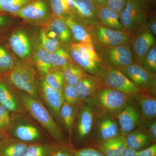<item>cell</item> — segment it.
<instances>
[{"instance_id":"1","label":"cell","mask_w":156,"mask_h":156,"mask_svg":"<svg viewBox=\"0 0 156 156\" xmlns=\"http://www.w3.org/2000/svg\"><path fill=\"white\" fill-rule=\"evenodd\" d=\"M21 98L29 112L48 131L57 144L68 147L59 126L39 100L34 99L25 92L21 93Z\"/></svg>"},{"instance_id":"2","label":"cell","mask_w":156,"mask_h":156,"mask_svg":"<svg viewBox=\"0 0 156 156\" xmlns=\"http://www.w3.org/2000/svg\"><path fill=\"white\" fill-rule=\"evenodd\" d=\"M149 11L144 3L136 0L127 1L119 17L124 30L131 37L139 29L147 24Z\"/></svg>"},{"instance_id":"3","label":"cell","mask_w":156,"mask_h":156,"mask_svg":"<svg viewBox=\"0 0 156 156\" xmlns=\"http://www.w3.org/2000/svg\"><path fill=\"white\" fill-rule=\"evenodd\" d=\"M8 73V79L11 84L34 99L39 100L34 70L32 66L25 62H15L14 69Z\"/></svg>"},{"instance_id":"4","label":"cell","mask_w":156,"mask_h":156,"mask_svg":"<svg viewBox=\"0 0 156 156\" xmlns=\"http://www.w3.org/2000/svg\"><path fill=\"white\" fill-rule=\"evenodd\" d=\"M96 48V53L102 62L120 71L134 62L129 43Z\"/></svg>"},{"instance_id":"5","label":"cell","mask_w":156,"mask_h":156,"mask_svg":"<svg viewBox=\"0 0 156 156\" xmlns=\"http://www.w3.org/2000/svg\"><path fill=\"white\" fill-rule=\"evenodd\" d=\"M86 27L93 46L96 47H112L130 43L131 36L125 31L108 28L99 23Z\"/></svg>"},{"instance_id":"6","label":"cell","mask_w":156,"mask_h":156,"mask_svg":"<svg viewBox=\"0 0 156 156\" xmlns=\"http://www.w3.org/2000/svg\"><path fill=\"white\" fill-rule=\"evenodd\" d=\"M98 76L105 87L118 90L131 98L146 91L132 83L122 72L107 65L104 64Z\"/></svg>"},{"instance_id":"7","label":"cell","mask_w":156,"mask_h":156,"mask_svg":"<svg viewBox=\"0 0 156 156\" xmlns=\"http://www.w3.org/2000/svg\"><path fill=\"white\" fill-rule=\"evenodd\" d=\"M94 98L98 106L107 113L118 116L127 106L131 97L118 90L104 87L98 90Z\"/></svg>"},{"instance_id":"8","label":"cell","mask_w":156,"mask_h":156,"mask_svg":"<svg viewBox=\"0 0 156 156\" xmlns=\"http://www.w3.org/2000/svg\"><path fill=\"white\" fill-rule=\"evenodd\" d=\"M69 15L86 27L98 23L95 0H66Z\"/></svg>"},{"instance_id":"9","label":"cell","mask_w":156,"mask_h":156,"mask_svg":"<svg viewBox=\"0 0 156 156\" xmlns=\"http://www.w3.org/2000/svg\"><path fill=\"white\" fill-rule=\"evenodd\" d=\"M35 24H44L51 17L48 0H33L13 15Z\"/></svg>"},{"instance_id":"10","label":"cell","mask_w":156,"mask_h":156,"mask_svg":"<svg viewBox=\"0 0 156 156\" xmlns=\"http://www.w3.org/2000/svg\"><path fill=\"white\" fill-rule=\"evenodd\" d=\"M156 43L155 37L147 24L143 26L131 37L130 44L134 62H138Z\"/></svg>"},{"instance_id":"11","label":"cell","mask_w":156,"mask_h":156,"mask_svg":"<svg viewBox=\"0 0 156 156\" xmlns=\"http://www.w3.org/2000/svg\"><path fill=\"white\" fill-rule=\"evenodd\" d=\"M121 72L140 88L148 92H155L156 73L144 69L137 62L134 61Z\"/></svg>"},{"instance_id":"12","label":"cell","mask_w":156,"mask_h":156,"mask_svg":"<svg viewBox=\"0 0 156 156\" xmlns=\"http://www.w3.org/2000/svg\"><path fill=\"white\" fill-rule=\"evenodd\" d=\"M121 135L119 123L108 115H105L101 117L97 133L92 138L90 146Z\"/></svg>"},{"instance_id":"13","label":"cell","mask_w":156,"mask_h":156,"mask_svg":"<svg viewBox=\"0 0 156 156\" xmlns=\"http://www.w3.org/2000/svg\"><path fill=\"white\" fill-rule=\"evenodd\" d=\"M104 87L103 81L99 76L87 73L75 87L83 101L93 98L98 90Z\"/></svg>"},{"instance_id":"14","label":"cell","mask_w":156,"mask_h":156,"mask_svg":"<svg viewBox=\"0 0 156 156\" xmlns=\"http://www.w3.org/2000/svg\"><path fill=\"white\" fill-rule=\"evenodd\" d=\"M9 44L11 50L23 61L28 60L32 54V47L27 34L23 30L13 32L9 37Z\"/></svg>"},{"instance_id":"15","label":"cell","mask_w":156,"mask_h":156,"mask_svg":"<svg viewBox=\"0 0 156 156\" xmlns=\"http://www.w3.org/2000/svg\"><path fill=\"white\" fill-rule=\"evenodd\" d=\"M117 117L121 135L125 136L138 128L141 120L138 111L129 104Z\"/></svg>"},{"instance_id":"16","label":"cell","mask_w":156,"mask_h":156,"mask_svg":"<svg viewBox=\"0 0 156 156\" xmlns=\"http://www.w3.org/2000/svg\"><path fill=\"white\" fill-rule=\"evenodd\" d=\"M94 111L88 106L81 107L78 123V136L82 142L90 143V135L94 126Z\"/></svg>"},{"instance_id":"17","label":"cell","mask_w":156,"mask_h":156,"mask_svg":"<svg viewBox=\"0 0 156 156\" xmlns=\"http://www.w3.org/2000/svg\"><path fill=\"white\" fill-rule=\"evenodd\" d=\"M104 156H122L127 148L126 137L119 135L92 146Z\"/></svg>"},{"instance_id":"18","label":"cell","mask_w":156,"mask_h":156,"mask_svg":"<svg viewBox=\"0 0 156 156\" xmlns=\"http://www.w3.org/2000/svg\"><path fill=\"white\" fill-rule=\"evenodd\" d=\"M63 18L70 31L72 38L75 41L73 42L94 47L91 37L85 26L69 14L66 15Z\"/></svg>"},{"instance_id":"19","label":"cell","mask_w":156,"mask_h":156,"mask_svg":"<svg viewBox=\"0 0 156 156\" xmlns=\"http://www.w3.org/2000/svg\"><path fill=\"white\" fill-rule=\"evenodd\" d=\"M152 92L143 91L132 98L137 101L141 108V120L156 119V97Z\"/></svg>"},{"instance_id":"20","label":"cell","mask_w":156,"mask_h":156,"mask_svg":"<svg viewBox=\"0 0 156 156\" xmlns=\"http://www.w3.org/2000/svg\"><path fill=\"white\" fill-rule=\"evenodd\" d=\"M45 30L53 32L57 38L62 44H67L72 39L71 34L69 28L65 22L63 17H51L44 24Z\"/></svg>"},{"instance_id":"21","label":"cell","mask_w":156,"mask_h":156,"mask_svg":"<svg viewBox=\"0 0 156 156\" xmlns=\"http://www.w3.org/2000/svg\"><path fill=\"white\" fill-rule=\"evenodd\" d=\"M97 19L98 23L107 28L125 31L120 21L119 14L112 11L106 6L98 7Z\"/></svg>"},{"instance_id":"22","label":"cell","mask_w":156,"mask_h":156,"mask_svg":"<svg viewBox=\"0 0 156 156\" xmlns=\"http://www.w3.org/2000/svg\"><path fill=\"white\" fill-rule=\"evenodd\" d=\"M42 94L46 103L56 116L60 117V110L63 103L62 93L49 86L44 80L41 84Z\"/></svg>"},{"instance_id":"23","label":"cell","mask_w":156,"mask_h":156,"mask_svg":"<svg viewBox=\"0 0 156 156\" xmlns=\"http://www.w3.org/2000/svg\"><path fill=\"white\" fill-rule=\"evenodd\" d=\"M28 144L14 138H2L0 156H23Z\"/></svg>"},{"instance_id":"24","label":"cell","mask_w":156,"mask_h":156,"mask_svg":"<svg viewBox=\"0 0 156 156\" xmlns=\"http://www.w3.org/2000/svg\"><path fill=\"white\" fill-rule=\"evenodd\" d=\"M68 51L74 62L77 64L85 73L89 74L99 75L104 66L103 62H96L83 58L70 45Z\"/></svg>"},{"instance_id":"25","label":"cell","mask_w":156,"mask_h":156,"mask_svg":"<svg viewBox=\"0 0 156 156\" xmlns=\"http://www.w3.org/2000/svg\"><path fill=\"white\" fill-rule=\"evenodd\" d=\"M125 137L127 148L137 152L153 144L139 128L134 129Z\"/></svg>"},{"instance_id":"26","label":"cell","mask_w":156,"mask_h":156,"mask_svg":"<svg viewBox=\"0 0 156 156\" xmlns=\"http://www.w3.org/2000/svg\"><path fill=\"white\" fill-rule=\"evenodd\" d=\"M34 63L39 72L45 75L53 68L51 54L41 45H37L33 52Z\"/></svg>"},{"instance_id":"27","label":"cell","mask_w":156,"mask_h":156,"mask_svg":"<svg viewBox=\"0 0 156 156\" xmlns=\"http://www.w3.org/2000/svg\"><path fill=\"white\" fill-rule=\"evenodd\" d=\"M14 137L22 142H36L41 139V135L35 126L28 124L18 125L13 130Z\"/></svg>"},{"instance_id":"28","label":"cell","mask_w":156,"mask_h":156,"mask_svg":"<svg viewBox=\"0 0 156 156\" xmlns=\"http://www.w3.org/2000/svg\"><path fill=\"white\" fill-rule=\"evenodd\" d=\"M0 104L6 108L9 112L19 111V106L15 95L11 91L8 84L1 77Z\"/></svg>"},{"instance_id":"29","label":"cell","mask_w":156,"mask_h":156,"mask_svg":"<svg viewBox=\"0 0 156 156\" xmlns=\"http://www.w3.org/2000/svg\"><path fill=\"white\" fill-rule=\"evenodd\" d=\"M60 146L57 144H29L23 156H50Z\"/></svg>"},{"instance_id":"30","label":"cell","mask_w":156,"mask_h":156,"mask_svg":"<svg viewBox=\"0 0 156 156\" xmlns=\"http://www.w3.org/2000/svg\"><path fill=\"white\" fill-rule=\"evenodd\" d=\"M62 71L65 83L73 87H75L79 81L87 74L74 62Z\"/></svg>"},{"instance_id":"31","label":"cell","mask_w":156,"mask_h":156,"mask_svg":"<svg viewBox=\"0 0 156 156\" xmlns=\"http://www.w3.org/2000/svg\"><path fill=\"white\" fill-rule=\"evenodd\" d=\"M50 54L53 67L56 69L62 71L73 62L69 51L61 47Z\"/></svg>"},{"instance_id":"32","label":"cell","mask_w":156,"mask_h":156,"mask_svg":"<svg viewBox=\"0 0 156 156\" xmlns=\"http://www.w3.org/2000/svg\"><path fill=\"white\" fill-rule=\"evenodd\" d=\"M75 106L64 101L60 110V117L67 129L70 138L72 134L73 126L75 119Z\"/></svg>"},{"instance_id":"33","label":"cell","mask_w":156,"mask_h":156,"mask_svg":"<svg viewBox=\"0 0 156 156\" xmlns=\"http://www.w3.org/2000/svg\"><path fill=\"white\" fill-rule=\"evenodd\" d=\"M33 0H0V14L13 16Z\"/></svg>"},{"instance_id":"34","label":"cell","mask_w":156,"mask_h":156,"mask_svg":"<svg viewBox=\"0 0 156 156\" xmlns=\"http://www.w3.org/2000/svg\"><path fill=\"white\" fill-rule=\"evenodd\" d=\"M44 80L50 87L62 93L65 82L61 70L53 68L45 75Z\"/></svg>"},{"instance_id":"35","label":"cell","mask_w":156,"mask_h":156,"mask_svg":"<svg viewBox=\"0 0 156 156\" xmlns=\"http://www.w3.org/2000/svg\"><path fill=\"white\" fill-rule=\"evenodd\" d=\"M70 45L74 48L83 58L96 62H101L94 47H92L86 44L74 42H72Z\"/></svg>"},{"instance_id":"36","label":"cell","mask_w":156,"mask_h":156,"mask_svg":"<svg viewBox=\"0 0 156 156\" xmlns=\"http://www.w3.org/2000/svg\"><path fill=\"white\" fill-rule=\"evenodd\" d=\"M14 66V58L5 48L0 44V75L11 72Z\"/></svg>"},{"instance_id":"37","label":"cell","mask_w":156,"mask_h":156,"mask_svg":"<svg viewBox=\"0 0 156 156\" xmlns=\"http://www.w3.org/2000/svg\"><path fill=\"white\" fill-rule=\"evenodd\" d=\"M144 69L156 73V44L155 43L148 52L137 62Z\"/></svg>"},{"instance_id":"38","label":"cell","mask_w":156,"mask_h":156,"mask_svg":"<svg viewBox=\"0 0 156 156\" xmlns=\"http://www.w3.org/2000/svg\"><path fill=\"white\" fill-rule=\"evenodd\" d=\"M41 46L50 53H53L61 47V43L58 39L48 37L42 29L40 33Z\"/></svg>"},{"instance_id":"39","label":"cell","mask_w":156,"mask_h":156,"mask_svg":"<svg viewBox=\"0 0 156 156\" xmlns=\"http://www.w3.org/2000/svg\"><path fill=\"white\" fill-rule=\"evenodd\" d=\"M51 17H63L68 14L66 0H48Z\"/></svg>"},{"instance_id":"40","label":"cell","mask_w":156,"mask_h":156,"mask_svg":"<svg viewBox=\"0 0 156 156\" xmlns=\"http://www.w3.org/2000/svg\"><path fill=\"white\" fill-rule=\"evenodd\" d=\"M63 101L72 105H75L82 102L75 87L64 83L62 91Z\"/></svg>"},{"instance_id":"41","label":"cell","mask_w":156,"mask_h":156,"mask_svg":"<svg viewBox=\"0 0 156 156\" xmlns=\"http://www.w3.org/2000/svg\"><path fill=\"white\" fill-rule=\"evenodd\" d=\"M139 128L150 139L153 143L156 142V121L152 120H141Z\"/></svg>"},{"instance_id":"42","label":"cell","mask_w":156,"mask_h":156,"mask_svg":"<svg viewBox=\"0 0 156 156\" xmlns=\"http://www.w3.org/2000/svg\"><path fill=\"white\" fill-rule=\"evenodd\" d=\"M11 122L9 111L0 104V130H5L9 128Z\"/></svg>"},{"instance_id":"43","label":"cell","mask_w":156,"mask_h":156,"mask_svg":"<svg viewBox=\"0 0 156 156\" xmlns=\"http://www.w3.org/2000/svg\"><path fill=\"white\" fill-rule=\"evenodd\" d=\"M73 156H104L95 147L88 146L73 151Z\"/></svg>"},{"instance_id":"44","label":"cell","mask_w":156,"mask_h":156,"mask_svg":"<svg viewBox=\"0 0 156 156\" xmlns=\"http://www.w3.org/2000/svg\"><path fill=\"white\" fill-rule=\"evenodd\" d=\"M128 0H108L106 7L120 14L126 7Z\"/></svg>"},{"instance_id":"45","label":"cell","mask_w":156,"mask_h":156,"mask_svg":"<svg viewBox=\"0 0 156 156\" xmlns=\"http://www.w3.org/2000/svg\"><path fill=\"white\" fill-rule=\"evenodd\" d=\"M12 22V19L9 15L0 14V39L5 33Z\"/></svg>"},{"instance_id":"46","label":"cell","mask_w":156,"mask_h":156,"mask_svg":"<svg viewBox=\"0 0 156 156\" xmlns=\"http://www.w3.org/2000/svg\"><path fill=\"white\" fill-rule=\"evenodd\" d=\"M154 10L149 11L148 13L147 23L149 28L155 37L156 35V17Z\"/></svg>"},{"instance_id":"47","label":"cell","mask_w":156,"mask_h":156,"mask_svg":"<svg viewBox=\"0 0 156 156\" xmlns=\"http://www.w3.org/2000/svg\"><path fill=\"white\" fill-rule=\"evenodd\" d=\"M137 156H156V144H152L149 146L137 152Z\"/></svg>"},{"instance_id":"48","label":"cell","mask_w":156,"mask_h":156,"mask_svg":"<svg viewBox=\"0 0 156 156\" xmlns=\"http://www.w3.org/2000/svg\"><path fill=\"white\" fill-rule=\"evenodd\" d=\"M73 153L69 147L60 146L50 156H73Z\"/></svg>"},{"instance_id":"49","label":"cell","mask_w":156,"mask_h":156,"mask_svg":"<svg viewBox=\"0 0 156 156\" xmlns=\"http://www.w3.org/2000/svg\"><path fill=\"white\" fill-rule=\"evenodd\" d=\"M137 151L127 148L122 156H137Z\"/></svg>"},{"instance_id":"50","label":"cell","mask_w":156,"mask_h":156,"mask_svg":"<svg viewBox=\"0 0 156 156\" xmlns=\"http://www.w3.org/2000/svg\"><path fill=\"white\" fill-rule=\"evenodd\" d=\"M136 1L144 3L149 10L152 9L151 7L152 4H153V5H154V3L155 4L156 2V0H136Z\"/></svg>"},{"instance_id":"51","label":"cell","mask_w":156,"mask_h":156,"mask_svg":"<svg viewBox=\"0 0 156 156\" xmlns=\"http://www.w3.org/2000/svg\"><path fill=\"white\" fill-rule=\"evenodd\" d=\"M98 7L106 6L108 0H95Z\"/></svg>"},{"instance_id":"52","label":"cell","mask_w":156,"mask_h":156,"mask_svg":"<svg viewBox=\"0 0 156 156\" xmlns=\"http://www.w3.org/2000/svg\"><path fill=\"white\" fill-rule=\"evenodd\" d=\"M2 136H1V134H0V141H1V140H2Z\"/></svg>"}]
</instances>
